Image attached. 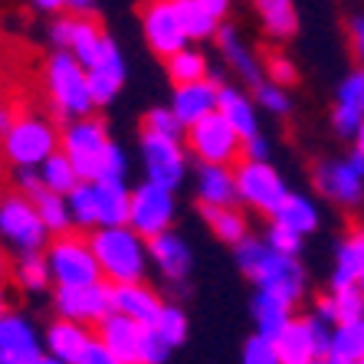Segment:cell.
Segmentation results:
<instances>
[{"mask_svg":"<svg viewBox=\"0 0 364 364\" xmlns=\"http://www.w3.org/2000/svg\"><path fill=\"white\" fill-rule=\"evenodd\" d=\"M60 151L79 171V181H89V184L125 181V174H128L125 148L112 138L109 125L99 115L66 122L60 128Z\"/></svg>","mask_w":364,"mask_h":364,"instance_id":"cell-1","label":"cell"},{"mask_svg":"<svg viewBox=\"0 0 364 364\" xmlns=\"http://www.w3.org/2000/svg\"><path fill=\"white\" fill-rule=\"evenodd\" d=\"M233 263L253 292H272V296L289 299L299 305L309 292V269L302 266L299 256H282L263 243V237H250L240 246H233Z\"/></svg>","mask_w":364,"mask_h":364,"instance_id":"cell-2","label":"cell"},{"mask_svg":"<svg viewBox=\"0 0 364 364\" xmlns=\"http://www.w3.org/2000/svg\"><path fill=\"white\" fill-rule=\"evenodd\" d=\"M95 263H99L102 279L109 286H128V282H148L151 272V256H148V240H141L128 227H99L89 233Z\"/></svg>","mask_w":364,"mask_h":364,"instance_id":"cell-3","label":"cell"},{"mask_svg":"<svg viewBox=\"0 0 364 364\" xmlns=\"http://www.w3.org/2000/svg\"><path fill=\"white\" fill-rule=\"evenodd\" d=\"M43 92H46V105L53 109V115L63 122L95 115V102L92 92H89L85 69L69 53L50 50V56L43 63Z\"/></svg>","mask_w":364,"mask_h":364,"instance_id":"cell-4","label":"cell"},{"mask_svg":"<svg viewBox=\"0 0 364 364\" xmlns=\"http://www.w3.org/2000/svg\"><path fill=\"white\" fill-rule=\"evenodd\" d=\"M56 151H60V125L40 112H20L14 128L0 138V154L14 171H40V164Z\"/></svg>","mask_w":364,"mask_h":364,"instance_id":"cell-5","label":"cell"},{"mask_svg":"<svg viewBox=\"0 0 364 364\" xmlns=\"http://www.w3.org/2000/svg\"><path fill=\"white\" fill-rule=\"evenodd\" d=\"M237 178V203L246 213H259V217H272L289 197V181L272 161H243L233 168Z\"/></svg>","mask_w":364,"mask_h":364,"instance_id":"cell-6","label":"cell"},{"mask_svg":"<svg viewBox=\"0 0 364 364\" xmlns=\"http://www.w3.org/2000/svg\"><path fill=\"white\" fill-rule=\"evenodd\" d=\"M46 263H50V276H53V289H66V286H92L102 282L99 263H95L92 243H89V233H63V237H53L50 246L43 250Z\"/></svg>","mask_w":364,"mask_h":364,"instance_id":"cell-7","label":"cell"},{"mask_svg":"<svg viewBox=\"0 0 364 364\" xmlns=\"http://www.w3.org/2000/svg\"><path fill=\"white\" fill-rule=\"evenodd\" d=\"M50 230L43 227L40 213L26 194H4L0 197V246L14 256L43 253L50 246Z\"/></svg>","mask_w":364,"mask_h":364,"instance_id":"cell-8","label":"cell"},{"mask_svg":"<svg viewBox=\"0 0 364 364\" xmlns=\"http://www.w3.org/2000/svg\"><path fill=\"white\" fill-rule=\"evenodd\" d=\"M312 184L322 200L341 210H355L364 203V158L355 148L341 158H322L312 168Z\"/></svg>","mask_w":364,"mask_h":364,"instance_id":"cell-9","label":"cell"},{"mask_svg":"<svg viewBox=\"0 0 364 364\" xmlns=\"http://www.w3.org/2000/svg\"><path fill=\"white\" fill-rule=\"evenodd\" d=\"M138 161L141 174L151 184H161L168 191H181L191 178V154H187L181 138H161V135H138Z\"/></svg>","mask_w":364,"mask_h":364,"instance_id":"cell-10","label":"cell"},{"mask_svg":"<svg viewBox=\"0 0 364 364\" xmlns=\"http://www.w3.org/2000/svg\"><path fill=\"white\" fill-rule=\"evenodd\" d=\"M178 220V191H168L151 181H138L132 187V207H128V227L141 240H154L174 230Z\"/></svg>","mask_w":364,"mask_h":364,"instance_id":"cell-11","label":"cell"},{"mask_svg":"<svg viewBox=\"0 0 364 364\" xmlns=\"http://www.w3.org/2000/svg\"><path fill=\"white\" fill-rule=\"evenodd\" d=\"M184 148L197 164H223V168H237L243 161V138L220 119V115H207L203 122L191 125L184 132Z\"/></svg>","mask_w":364,"mask_h":364,"instance_id":"cell-12","label":"cell"},{"mask_svg":"<svg viewBox=\"0 0 364 364\" xmlns=\"http://www.w3.org/2000/svg\"><path fill=\"white\" fill-rule=\"evenodd\" d=\"M85 79H89V92H92L95 109H105L122 95L128 82V63L122 46L115 43V36H102V43L95 46V53L85 63Z\"/></svg>","mask_w":364,"mask_h":364,"instance_id":"cell-13","label":"cell"},{"mask_svg":"<svg viewBox=\"0 0 364 364\" xmlns=\"http://www.w3.org/2000/svg\"><path fill=\"white\" fill-rule=\"evenodd\" d=\"M50 305H53V315H56V318L95 328V325L105 322L112 315V286L102 279V282H92V286L53 289Z\"/></svg>","mask_w":364,"mask_h":364,"instance_id":"cell-14","label":"cell"},{"mask_svg":"<svg viewBox=\"0 0 364 364\" xmlns=\"http://www.w3.org/2000/svg\"><path fill=\"white\" fill-rule=\"evenodd\" d=\"M328 338L331 328L318 322L315 315H296L272 341H276L282 364H312L315 358L328 355Z\"/></svg>","mask_w":364,"mask_h":364,"instance_id":"cell-15","label":"cell"},{"mask_svg":"<svg viewBox=\"0 0 364 364\" xmlns=\"http://www.w3.org/2000/svg\"><path fill=\"white\" fill-rule=\"evenodd\" d=\"M141 36L158 60H171L174 53L191 46L184 26H181L174 0H148V4H144L141 7Z\"/></svg>","mask_w":364,"mask_h":364,"instance_id":"cell-16","label":"cell"},{"mask_svg":"<svg viewBox=\"0 0 364 364\" xmlns=\"http://www.w3.org/2000/svg\"><path fill=\"white\" fill-rule=\"evenodd\" d=\"M43 358V328L23 312L10 309L0 315V364H33Z\"/></svg>","mask_w":364,"mask_h":364,"instance_id":"cell-17","label":"cell"},{"mask_svg":"<svg viewBox=\"0 0 364 364\" xmlns=\"http://www.w3.org/2000/svg\"><path fill=\"white\" fill-rule=\"evenodd\" d=\"M328 125L331 132L345 141L361 132L364 125V69L355 66L351 73L338 79L335 95H331V112H328Z\"/></svg>","mask_w":364,"mask_h":364,"instance_id":"cell-18","label":"cell"},{"mask_svg":"<svg viewBox=\"0 0 364 364\" xmlns=\"http://www.w3.org/2000/svg\"><path fill=\"white\" fill-rule=\"evenodd\" d=\"M148 256H151V269H158L168 286H184L194 272V246L178 230L148 240Z\"/></svg>","mask_w":364,"mask_h":364,"instance_id":"cell-19","label":"cell"},{"mask_svg":"<svg viewBox=\"0 0 364 364\" xmlns=\"http://www.w3.org/2000/svg\"><path fill=\"white\" fill-rule=\"evenodd\" d=\"M46 36H50L53 50L69 53L73 60H79L85 66V63H89V56L95 53V46L102 43V36H105V30H102L92 17H73V14H60V17H53Z\"/></svg>","mask_w":364,"mask_h":364,"instance_id":"cell-20","label":"cell"},{"mask_svg":"<svg viewBox=\"0 0 364 364\" xmlns=\"http://www.w3.org/2000/svg\"><path fill=\"white\" fill-rule=\"evenodd\" d=\"M217 53H220V60H223V66L237 76V82L240 85H259L266 79V73H263V60H259V53L250 46V40H246L243 33H240L237 26H230V23H223L220 26V33H217Z\"/></svg>","mask_w":364,"mask_h":364,"instance_id":"cell-21","label":"cell"},{"mask_svg":"<svg viewBox=\"0 0 364 364\" xmlns=\"http://www.w3.org/2000/svg\"><path fill=\"white\" fill-rule=\"evenodd\" d=\"M17 187L20 194L30 197V203L36 207V213H40L43 227L50 230V237H63V233H73V217H69V203L63 194H53V191H46V187L40 184V178H36V171H17Z\"/></svg>","mask_w":364,"mask_h":364,"instance_id":"cell-22","label":"cell"},{"mask_svg":"<svg viewBox=\"0 0 364 364\" xmlns=\"http://www.w3.org/2000/svg\"><path fill=\"white\" fill-rule=\"evenodd\" d=\"M168 105L181 119V125L191 128V125H197V122H203L207 115H217V105H220V82L210 76V79H203V82L174 85Z\"/></svg>","mask_w":364,"mask_h":364,"instance_id":"cell-23","label":"cell"},{"mask_svg":"<svg viewBox=\"0 0 364 364\" xmlns=\"http://www.w3.org/2000/svg\"><path fill=\"white\" fill-rule=\"evenodd\" d=\"M361 279H364V223H355L335 243L328 289H348V286H358Z\"/></svg>","mask_w":364,"mask_h":364,"instance_id":"cell-24","label":"cell"},{"mask_svg":"<svg viewBox=\"0 0 364 364\" xmlns=\"http://www.w3.org/2000/svg\"><path fill=\"white\" fill-rule=\"evenodd\" d=\"M217 115H220L243 141L263 132V128H259V105L253 102V92L240 82H220V105H217Z\"/></svg>","mask_w":364,"mask_h":364,"instance_id":"cell-25","label":"cell"},{"mask_svg":"<svg viewBox=\"0 0 364 364\" xmlns=\"http://www.w3.org/2000/svg\"><path fill=\"white\" fill-rule=\"evenodd\" d=\"M191 184L200 207H237V178L223 164H194Z\"/></svg>","mask_w":364,"mask_h":364,"instance_id":"cell-26","label":"cell"},{"mask_svg":"<svg viewBox=\"0 0 364 364\" xmlns=\"http://www.w3.org/2000/svg\"><path fill=\"white\" fill-rule=\"evenodd\" d=\"M92 338V328H85L79 322H66V318H53L43 328V355L56 358L63 364H79V358H82V351L89 348Z\"/></svg>","mask_w":364,"mask_h":364,"instance_id":"cell-27","label":"cell"},{"mask_svg":"<svg viewBox=\"0 0 364 364\" xmlns=\"http://www.w3.org/2000/svg\"><path fill=\"white\" fill-rule=\"evenodd\" d=\"M141 335H144V325L115 312L105 322L95 325V338L109 348L122 364H138V358H141Z\"/></svg>","mask_w":364,"mask_h":364,"instance_id":"cell-28","label":"cell"},{"mask_svg":"<svg viewBox=\"0 0 364 364\" xmlns=\"http://www.w3.org/2000/svg\"><path fill=\"white\" fill-rule=\"evenodd\" d=\"M161 292L148 282H128V286H112V312L125 315L138 325H151L158 309H161Z\"/></svg>","mask_w":364,"mask_h":364,"instance_id":"cell-29","label":"cell"},{"mask_svg":"<svg viewBox=\"0 0 364 364\" xmlns=\"http://www.w3.org/2000/svg\"><path fill=\"white\" fill-rule=\"evenodd\" d=\"M253 17L266 40L289 43L299 33V4L296 0H250Z\"/></svg>","mask_w":364,"mask_h":364,"instance_id":"cell-30","label":"cell"},{"mask_svg":"<svg viewBox=\"0 0 364 364\" xmlns=\"http://www.w3.org/2000/svg\"><path fill=\"white\" fill-rule=\"evenodd\" d=\"M269 220H276L279 227L292 230L296 237L309 240L312 233L322 230V207H318L315 197L302 194V191H289V197L282 200V207L272 213Z\"/></svg>","mask_w":364,"mask_h":364,"instance_id":"cell-31","label":"cell"},{"mask_svg":"<svg viewBox=\"0 0 364 364\" xmlns=\"http://www.w3.org/2000/svg\"><path fill=\"white\" fill-rule=\"evenodd\" d=\"M296 309L299 305H292L282 296H272V292H253V299H250L253 331L256 335H263V338H276V335L296 318Z\"/></svg>","mask_w":364,"mask_h":364,"instance_id":"cell-32","label":"cell"},{"mask_svg":"<svg viewBox=\"0 0 364 364\" xmlns=\"http://www.w3.org/2000/svg\"><path fill=\"white\" fill-rule=\"evenodd\" d=\"M10 282L20 296L26 299H43L53 292V276H50V263L43 253H26V256H14L10 259Z\"/></svg>","mask_w":364,"mask_h":364,"instance_id":"cell-33","label":"cell"},{"mask_svg":"<svg viewBox=\"0 0 364 364\" xmlns=\"http://www.w3.org/2000/svg\"><path fill=\"white\" fill-rule=\"evenodd\" d=\"M200 217L207 223V230L213 233V240L223 246H240L253 230H250V213L243 207H200Z\"/></svg>","mask_w":364,"mask_h":364,"instance_id":"cell-34","label":"cell"},{"mask_svg":"<svg viewBox=\"0 0 364 364\" xmlns=\"http://www.w3.org/2000/svg\"><path fill=\"white\" fill-rule=\"evenodd\" d=\"M95 194H99L102 227H125L128 207H132V187H128V181H99Z\"/></svg>","mask_w":364,"mask_h":364,"instance_id":"cell-35","label":"cell"},{"mask_svg":"<svg viewBox=\"0 0 364 364\" xmlns=\"http://www.w3.org/2000/svg\"><path fill=\"white\" fill-rule=\"evenodd\" d=\"M164 73H168L171 85H191V82H203V79L213 76L207 53L197 50V46H187V50L174 53L171 60H164Z\"/></svg>","mask_w":364,"mask_h":364,"instance_id":"cell-36","label":"cell"},{"mask_svg":"<svg viewBox=\"0 0 364 364\" xmlns=\"http://www.w3.org/2000/svg\"><path fill=\"white\" fill-rule=\"evenodd\" d=\"M151 328L171 351H178V348L191 338V315L184 312V305L181 302H168V299H164L161 309H158V315H154Z\"/></svg>","mask_w":364,"mask_h":364,"instance_id":"cell-37","label":"cell"},{"mask_svg":"<svg viewBox=\"0 0 364 364\" xmlns=\"http://www.w3.org/2000/svg\"><path fill=\"white\" fill-rule=\"evenodd\" d=\"M328 358L338 364H358L364 361V318L341 322L331 328L328 338Z\"/></svg>","mask_w":364,"mask_h":364,"instance_id":"cell-38","label":"cell"},{"mask_svg":"<svg viewBox=\"0 0 364 364\" xmlns=\"http://www.w3.org/2000/svg\"><path fill=\"white\" fill-rule=\"evenodd\" d=\"M174 7H178L181 26H184V33H187V40H191V46H194V43L217 40V33H220L223 23L213 17L210 10H203L197 0H174Z\"/></svg>","mask_w":364,"mask_h":364,"instance_id":"cell-39","label":"cell"},{"mask_svg":"<svg viewBox=\"0 0 364 364\" xmlns=\"http://www.w3.org/2000/svg\"><path fill=\"white\" fill-rule=\"evenodd\" d=\"M69 203V217H73V227L79 233H92V230L102 227L99 220V194H95V184L89 181H79L73 191L66 194Z\"/></svg>","mask_w":364,"mask_h":364,"instance_id":"cell-40","label":"cell"},{"mask_svg":"<svg viewBox=\"0 0 364 364\" xmlns=\"http://www.w3.org/2000/svg\"><path fill=\"white\" fill-rule=\"evenodd\" d=\"M36 178H40V184L46 187V191H53V194H63V197H66L69 191L79 184V171L73 168V161H69L66 154L56 151L53 158H46V161L40 164Z\"/></svg>","mask_w":364,"mask_h":364,"instance_id":"cell-41","label":"cell"},{"mask_svg":"<svg viewBox=\"0 0 364 364\" xmlns=\"http://www.w3.org/2000/svg\"><path fill=\"white\" fill-rule=\"evenodd\" d=\"M250 92H253V102L259 105V112H266V115H276V119H286V115H292V109H296L292 92H289L286 85L269 82V79H263L259 85H253Z\"/></svg>","mask_w":364,"mask_h":364,"instance_id":"cell-42","label":"cell"},{"mask_svg":"<svg viewBox=\"0 0 364 364\" xmlns=\"http://www.w3.org/2000/svg\"><path fill=\"white\" fill-rule=\"evenodd\" d=\"M141 132L161 135V138H181V141H184L187 128L181 125V119L171 112V105H151V109L141 115Z\"/></svg>","mask_w":364,"mask_h":364,"instance_id":"cell-43","label":"cell"},{"mask_svg":"<svg viewBox=\"0 0 364 364\" xmlns=\"http://www.w3.org/2000/svg\"><path fill=\"white\" fill-rule=\"evenodd\" d=\"M331 302H335V315H338V325L341 322H355V318H364V296L358 286H348V289H328Z\"/></svg>","mask_w":364,"mask_h":364,"instance_id":"cell-44","label":"cell"},{"mask_svg":"<svg viewBox=\"0 0 364 364\" xmlns=\"http://www.w3.org/2000/svg\"><path fill=\"white\" fill-rule=\"evenodd\" d=\"M240 364H282L279 351H276V341L263 338V335H250L240 348Z\"/></svg>","mask_w":364,"mask_h":364,"instance_id":"cell-45","label":"cell"},{"mask_svg":"<svg viewBox=\"0 0 364 364\" xmlns=\"http://www.w3.org/2000/svg\"><path fill=\"white\" fill-rule=\"evenodd\" d=\"M263 243L269 246V250H276V253H282V256H302L305 240L296 237L292 230L279 227L276 220H269L266 223V230H263Z\"/></svg>","mask_w":364,"mask_h":364,"instance_id":"cell-46","label":"cell"},{"mask_svg":"<svg viewBox=\"0 0 364 364\" xmlns=\"http://www.w3.org/2000/svg\"><path fill=\"white\" fill-rule=\"evenodd\" d=\"M263 73H266L269 82L286 85V89H292V85L299 82V66L289 60L286 53H269V56L263 60Z\"/></svg>","mask_w":364,"mask_h":364,"instance_id":"cell-47","label":"cell"},{"mask_svg":"<svg viewBox=\"0 0 364 364\" xmlns=\"http://www.w3.org/2000/svg\"><path fill=\"white\" fill-rule=\"evenodd\" d=\"M174 355L168 345H164L158 335H154L151 325H144V335H141V358L138 364H168V358Z\"/></svg>","mask_w":364,"mask_h":364,"instance_id":"cell-48","label":"cell"},{"mask_svg":"<svg viewBox=\"0 0 364 364\" xmlns=\"http://www.w3.org/2000/svg\"><path fill=\"white\" fill-rule=\"evenodd\" d=\"M348 43H351V53H355L358 66L364 69V14H355L348 20Z\"/></svg>","mask_w":364,"mask_h":364,"instance_id":"cell-49","label":"cell"},{"mask_svg":"<svg viewBox=\"0 0 364 364\" xmlns=\"http://www.w3.org/2000/svg\"><path fill=\"white\" fill-rule=\"evenodd\" d=\"M243 158H250V161H269L272 158V141L259 132V135L246 138L243 141Z\"/></svg>","mask_w":364,"mask_h":364,"instance_id":"cell-50","label":"cell"},{"mask_svg":"<svg viewBox=\"0 0 364 364\" xmlns=\"http://www.w3.org/2000/svg\"><path fill=\"white\" fill-rule=\"evenodd\" d=\"M79 364H122V361L112 355V351L102 345L99 338H92V341H89V348L82 351V358H79Z\"/></svg>","mask_w":364,"mask_h":364,"instance_id":"cell-51","label":"cell"},{"mask_svg":"<svg viewBox=\"0 0 364 364\" xmlns=\"http://www.w3.org/2000/svg\"><path fill=\"white\" fill-rule=\"evenodd\" d=\"M197 4H200L203 10H210V14L220 20V23L230 17V10H233V0H197Z\"/></svg>","mask_w":364,"mask_h":364,"instance_id":"cell-52","label":"cell"},{"mask_svg":"<svg viewBox=\"0 0 364 364\" xmlns=\"http://www.w3.org/2000/svg\"><path fill=\"white\" fill-rule=\"evenodd\" d=\"M30 7L46 14V17H60V14H66V0H30Z\"/></svg>","mask_w":364,"mask_h":364,"instance_id":"cell-53","label":"cell"},{"mask_svg":"<svg viewBox=\"0 0 364 364\" xmlns=\"http://www.w3.org/2000/svg\"><path fill=\"white\" fill-rule=\"evenodd\" d=\"M17 115H20V112L14 109V105H10L7 99H0V138H4V135H7V132H10V128H14V122H17Z\"/></svg>","mask_w":364,"mask_h":364,"instance_id":"cell-54","label":"cell"},{"mask_svg":"<svg viewBox=\"0 0 364 364\" xmlns=\"http://www.w3.org/2000/svg\"><path fill=\"white\" fill-rule=\"evenodd\" d=\"M95 4L99 0H66V14H73V17H92Z\"/></svg>","mask_w":364,"mask_h":364,"instance_id":"cell-55","label":"cell"},{"mask_svg":"<svg viewBox=\"0 0 364 364\" xmlns=\"http://www.w3.org/2000/svg\"><path fill=\"white\" fill-rule=\"evenodd\" d=\"M10 282V253L0 246V289Z\"/></svg>","mask_w":364,"mask_h":364,"instance_id":"cell-56","label":"cell"},{"mask_svg":"<svg viewBox=\"0 0 364 364\" xmlns=\"http://www.w3.org/2000/svg\"><path fill=\"white\" fill-rule=\"evenodd\" d=\"M10 309H14V305H10V292H7V286H4L0 289V315L10 312Z\"/></svg>","mask_w":364,"mask_h":364,"instance_id":"cell-57","label":"cell"},{"mask_svg":"<svg viewBox=\"0 0 364 364\" xmlns=\"http://www.w3.org/2000/svg\"><path fill=\"white\" fill-rule=\"evenodd\" d=\"M351 144H355V151H358V154H361V158H364V125H361V132H358V135L351 138Z\"/></svg>","mask_w":364,"mask_h":364,"instance_id":"cell-58","label":"cell"},{"mask_svg":"<svg viewBox=\"0 0 364 364\" xmlns=\"http://www.w3.org/2000/svg\"><path fill=\"white\" fill-rule=\"evenodd\" d=\"M312 364H338V361H331V358L328 355H325V358H315V361Z\"/></svg>","mask_w":364,"mask_h":364,"instance_id":"cell-59","label":"cell"},{"mask_svg":"<svg viewBox=\"0 0 364 364\" xmlns=\"http://www.w3.org/2000/svg\"><path fill=\"white\" fill-rule=\"evenodd\" d=\"M358 289H361V296H364V279H361V282H358Z\"/></svg>","mask_w":364,"mask_h":364,"instance_id":"cell-60","label":"cell"},{"mask_svg":"<svg viewBox=\"0 0 364 364\" xmlns=\"http://www.w3.org/2000/svg\"><path fill=\"white\" fill-rule=\"evenodd\" d=\"M358 364H364V361H358Z\"/></svg>","mask_w":364,"mask_h":364,"instance_id":"cell-61","label":"cell"},{"mask_svg":"<svg viewBox=\"0 0 364 364\" xmlns=\"http://www.w3.org/2000/svg\"><path fill=\"white\" fill-rule=\"evenodd\" d=\"M33 364H36V361H33Z\"/></svg>","mask_w":364,"mask_h":364,"instance_id":"cell-62","label":"cell"}]
</instances>
